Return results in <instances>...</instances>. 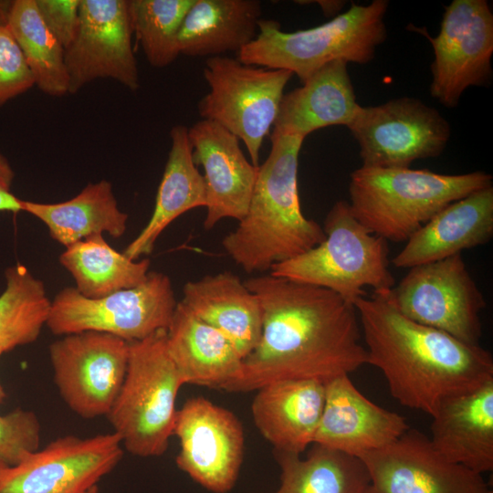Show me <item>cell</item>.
<instances>
[{
    "mask_svg": "<svg viewBox=\"0 0 493 493\" xmlns=\"http://www.w3.org/2000/svg\"><path fill=\"white\" fill-rule=\"evenodd\" d=\"M244 282L260 301L262 332L243 359L240 378L226 391H257L285 380L326 383L367 364L354 305L329 289L271 274Z\"/></svg>",
    "mask_w": 493,
    "mask_h": 493,
    "instance_id": "cell-1",
    "label": "cell"
},
{
    "mask_svg": "<svg viewBox=\"0 0 493 493\" xmlns=\"http://www.w3.org/2000/svg\"><path fill=\"white\" fill-rule=\"evenodd\" d=\"M391 290L373 291L354 307L367 364L383 372L393 398L432 416L444 400L493 380L488 351L404 316Z\"/></svg>",
    "mask_w": 493,
    "mask_h": 493,
    "instance_id": "cell-2",
    "label": "cell"
},
{
    "mask_svg": "<svg viewBox=\"0 0 493 493\" xmlns=\"http://www.w3.org/2000/svg\"><path fill=\"white\" fill-rule=\"evenodd\" d=\"M304 139L272 131L271 149L258 165L250 204L222 246L246 272H265L322 242L323 228L307 218L298 188L299 155Z\"/></svg>",
    "mask_w": 493,
    "mask_h": 493,
    "instance_id": "cell-3",
    "label": "cell"
},
{
    "mask_svg": "<svg viewBox=\"0 0 493 493\" xmlns=\"http://www.w3.org/2000/svg\"><path fill=\"white\" fill-rule=\"evenodd\" d=\"M483 171L444 174L425 169L361 166L350 175V208L371 233L406 242L451 203L492 186Z\"/></svg>",
    "mask_w": 493,
    "mask_h": 493,
    "instance_id": "cell-4",
    "label": "cell"
},
{
    "mask_svg": "<svg viewBox=\"0 0 493 493\" xmlns=\"http://www.w3.org/2000/svg\"><path fill=\"white\" fill-rule=\"evenodd\" d=\"M387 0L351 4L331 20L304 30L285 32L273 19L261 18L256 38L243 47L237 59L244 64L286 69L301 84L334 60L367 64L387 37L384 16Z\"/></svg>",
    "mask_w": 493,
    "mask_h": 493,
    "instance_id": "cell-5",
    "label": "cell"
},
{
    "mask_svg": "<svg viewBox=\"0 0 493 493\" xmlns=\"http://www.w3.org/2000/svg\"><path fill=\"white\" fill-rule=\"evenodd\" d=\"M322 228V242L274 265L269 274L329 289L352 305L366 296V287L373 291L394 287L387 241L364 227L347 201L340 200L332 205Z\"/></svg>",
    "mask_w": 493,
    "mask_h": 493,
    "instance_id": "cell-6",
    "label": "cell"
},
{
    "mask_svg": "<svg viewBox=\"0 0 493 493\" xmlns=\"http://www.w3.org/2000/svg\"><path fill=\"white\" fill-rule=\"evenodd\" d=\"M184 381L166 346V330L129 342L126 374L107 418L129 453L159 456L168 448Z\"/></svg>",
    "mask_w": 493,
    "mask_h": 493,
    "instance_id": "cell-7",
    "label": "cell"
},
{
    "mask_svg": "<svg viewBox=\"0 0 493 493\" xmlns=\"http://www.w3.org/2000/svg\"><path fill=\"white\" fill-rule=\"evenodd\" d=\"M203 75L209 91L197 104L200 117L241 140L252 164L258 166L264 139L276 121L284 89L293 73L218 56L206 58Z\"/></svg>",
    "mask_w": 493,
    "mask_h": 493,
    "instance_id": "cell-8",
    "label": "cell"
},
{
    "mask_svg": "<svg viewBox=\"0 0 493 493\" xmlns=\"http://www.w3.org/2000/svg\"><path fill=\"white\" fill-rule=\"evenodd\" d=\"M176 305L170 278L152 271L142 284L100 299L62 288L51 301L46 326L58 336L92 330L131 342L167 330Z\"/></svg>",
    "mask_w": 493,
    "mask_h": 493,
    "instance_id": "cell-9",
    "label": "cell"
},
{
    "mask_svg": "<svg viewBox=\"0 0 493 493\" xmlns=\"http://www.w3.org/2000/svg\"><path fill=\"white\" fill-rule=\"evenodd\" d=\"M391 292L408 319L479 345L480 312L487 303L462 254L409 268Z\"/></svg>",
    "mask_w": 493,
    "mask_h": 493,
    "instance_id": "cell-10",
    "label": "cell"
},
{
    "mask_svg": "<svg viewBox=\"0 0 493 493\" xmlns=\"http://www.w3.org/2000/svg\"><path fill=\"white\" fill-rule=\"evenodd\" d=\"M347 128L366 167L405 168L414 161L438 157L451 136L441 113L413 97L361 106Z\"/></svg>",
    "mask_w": 493,
    "mask_h": 493,
    "instance_id": "cell-11",
    "label": "cell"
},
{
    "mask_svg": "<svg viewBox=\"0 0 493 493\" xmlns=\"http://www.w3.org/2000/svg\"><path fill=\"white\" fill-rule=\"evenodd\" d=\"M433 47L430 95L444 107L456 108L469 87L492 80L493 13L487 0H453L445 7Z\"/></svg>",
    "mask_w": 493,
    "mask_h": 493,
    "instance_id": "cell-12",
    "label": "cell"
},
{
    "mask_svg": "<svg viewBox=\"0 0 493 493\" xmlns=\"http://www.w3.org/2000/svg\"><path fill=\"white\" fill-rule=\"evenodd\" d=\"M48 350L54 382L68 407L86 419L107 416L126 374L129 342L89 330L64 335Z\"/></svg>",
    "mask_w": 493,
    "mask_h": 493,
    "instance_id": "cell-13",
    "label": "cell"
},
{
    "mask_svg": "<svg viewBox=\"0 0 493 493\" xmlns=\"http://www.w3.org/2000/svg\"><path fill=\"white\" fill-rule=\"evenodd\" d=\"M123 456L117 434L65 435L26 455L0 477V493H86Z\"/></svg>",
    "mask_w": 493,
    "mask_h": 493,
    "instance_id": "cell-14",
    "label": "cell"
},
{
    "mask_svg": "<svg viewBox=\"0 0 493 493\" xmlns=\"http://www.w3.org/2000/svg\"><path fill=\"white\" fill-rule=\"evenodd\" d=\"M79 27L65 50L68 94L98 79H111L131 91L140 87L127 0H80Z\"/></svg>",
    "mask_w": 493,
    "mask_h": 493,
    "instance_id": "cell-15",
    "label": "cell"
},
{
    "mask_svg": "<svg viewBox=\"0 0 493 493\" xmlns=\"http://www.w3.org/2000/svg\"><path fill=\"white\" fill-rule=\"evenodd\" d=\"M173 435L180 449L176 464L194 481L215 493L231 490L244 455V431L229 410L205 397L186 400L177 411Z\"/></svg>",
    "mask_w": 493,
    "mask_h": 493,
    "instance_id": "cell-16",
    "label": "cell"
},
{
    "mask_svg": "<svg viewBox=\"0 0 493 493\" xmlns=\"http://www.w3.org/2000/svg\"><path fill=\"white\" fill-rule=\"evenodd\" d=\"M370 483L364 493H488L482 475L445 459L429 437L408 429L389 446L360 457Z\"/></svg>",
    "mask_w": 493,
    "mask_h": 493,
    "instance_id": "cell-17",
    "label": "cell"
},
{
    "mask_svg": "<svg viewBox=\"0 0 493 493\" xmlns=\"http://www.w3.org/2000/svg\"><path fill=\"white\" fill-rule=\"evenodd\" d=\"M409 428L404 416L369 400L343 374L325 383V404L313 444L360 458L389 446Z\"/></svg>",
    "mask_w": 493,
    "mask_h": 493,
    "instance_id": "cell-18",
    "label": "cell"
},
{
    "mask_svg": "<svg viewBox=\"0 0 493 493\" xmlns=\"http://www.w3.org/2000/svg\"><path fill=\"white\" fill-rule=\"evenodd\" d=\"M188 136L194 163L205 171L204 227L209 230L224 218L239 222L247 212L258 166L246 159L236 136L212 121L195 122L188 128Z\"/></svg>",
    "mask_w": 493,
    "mask_h": 493,
    "instance_id": "cell-19",
    "label": "cell"
},
{
    "mask_svg": "<svg viewBox=\"0 0 493 493\" xmlns=\"http://www.w3.org/2000/svg\"><path fill=\"white\" fill-rule=\"evenodd\" d=\"M493 236V186L456 200L425 224L393 257L398 268L438 261L488 244Z\"/></svg>",
    "mask_w": 493,
    "mask_h": 493,
    "instance_id": "cell-20",
    "label": "cell"
},
{
    "mask_svg": "<svg viewBox=\"0 0 493 493\" xmlns=\"http://www.w3.org/2000/svg\"><path fill=\"white\" fill-rule=\"evenodd\" d=\"M431 417L439 455L480 475L493 469V380L444 400Z\"/></svg>",
    "mask_w": 493,
    "mask_h": 493,
    "instance_id": "cell-21",
    "label": "cell"
},
{
    "mask_svg": "<svg viewBox=\"0 0 493 493\" xmlns=\"http://www.w3.org/2000/svg\"><path fill=\"white\" fill-rule=\"evenodd\" d=\"M257 391L253 420L276 452L300 455L313 445L325 404V383L285 380Z\"/></svg>",
    "mask_w": 493,
    "mask_h": 493,
    "instance_id": "cell-22",
    "label": "cell"
},
{
    "mask_svg": "<svg viewBox=\"0 0 493 493\" xmlns=\"http://www.w3.org/2000/svg\"><path fill=\"white\" fill-rule=\"evenodd\" d=\"M166 346L184 384L226 390L241 376L243 359L232 342L182 301L166 330Z\"/></svg>",
    "mask_w": 493,
    "mask_h": 493,
    "instance_id": "cell-23",
    "label": "cell"
},
{
    "mask_svg": "<svg viewBox=\"0 0 493 493\" xmlns=\"http://www.w3.org/2000/svg\"><path fill=\"white\" fill-rule=\"evenodd\" d=\"M181 300L197 318L222 332L242 359L257 345L263 312L257 295L236 275L224 271L187 281Z\"/></svg>",
    "mask_w": 493,
    "mask_h": 493,
    "instance_id": "cell-24",
    "label": "cell"
},
{
    "mask_svg": "<svg viewBox=\"0 0 493 493\" xmlns=\"http://www.w3.org/2000/svg\"><path fill=\"white\" fill-rule=\"evenodd\" d=\"M348 62H330L302 86L283 95L273 131L305 139L319 129L348 125L361 105L347 69Z\"/></svg>",
    "mask_w": 493,
    "mask_h": 493,
    "instance_id": "cell-25",
    "label": "cell"
},
{
    "mask_svg": "<svg viewBox=\"0 0 493 493\" xmlns=\"http://www.w3.org/2000/svg\"><path fill=\"white\" fill-rule=\"evenodd\" d=\"M170 138L171 149L152 216L122 252L132 260L151 254L160 235L177 217L207 204L206 184L193 158L188 128L173 126Z\"/></svg>",
    "mask_w": 493,
    "mask_h": 493,
    "instance_id": "cell-26",
    "label": "cell"
},
{
    "mask_svg": "<svg viewBox=\"0 0 493 493\" xmlns=\"http://www.w3.org/2000/svg\"><path fill=\"white\" fill-rule=\"evenodd\" d=\"M257 0H194L178 32L180 54L202 58L239 52L258 33Z\"/></svg>",
    "mask_w": 493,
    "mask_h": 493,
    "instance_id": "cell-27",
    "label": "cell"
},
{
    "mask_svg": "<svg viewBox=\"0 0 493 493\" xmlns=\"http://www.w3.org/2000/svg\"><path fill=\"white\" fill-rule=\"evenodd\" d=\"M21 210L42 221L50 236L65 247L98 234L119 238L126 231L129 217L119 208L112 184L104 179L87 184L64 202L21 200Z\"/></svg>",
    "mask_w": 493,
    "mask_h": 493,
    "instance_id": "cell-28",
    "label": "cell"
},
{
    "mask_svg": "<svg viewBox=\"0 0 493 493\" xmlns=\"http://www.w3.org/2000/svg\"><path fill=\"white\" fill-rule=\"evenodd\" d=\"M59 262L73 277L76 289L89 299H100L142 284L151 265L148 258L132 260L118 252L101 234L66 247Z\"/></svg>",
    "mask_w": 493,
    "mask_h": 493,
    "instance_id": "cell-29",
    "label": "cell"
},
{
    "mask_svg": "<svg viewBox=\"0 0 493 493\" xmlns=\"http://www.w3.org/2000/svg\"><path fill=\"white\" fill-rule=\"evenodd\" d=\"M277 452L281 484L275 493H364L370 477L356 456L313 444L306 458Z\"/></svg>",
    "mask_w": 493,
    "mask_h": 493,
    "instance_id": "cell-30",
    "label": "cell"
},
{
    "mask_svg": "<svg viewBox=\"0 0 493 493\" xmlns=\"http://www.w3.org/2000/svg\"><path fill=\"white\" fill-rule=\"evenodd\" d=\"M6 24L35 86L51 97L68 94L65 49L44 24L36 0H13Z\"/></svg>",
    "mask_w": 493,
    "mask_h": 493,
    "instance_id": "cell-31",
    "label": "cell"
},
{
    "mask_svg": "<svg viewBox=\"0 0 493 493\" xmlns=\"http://www.w3.org/2000/svg\"><path fill=\"white\" fill-rule=\"evenodd\" d=\"M5 288L0 295V351L32 343L46 325L51 301L44 283L21 263L5 271Z\"/></svg>",
    "mask_w": 493,
    "mask_h": 493,
    "instance_id": "cell-32",
    "label": "cell"
},
{
    "mask_svg": "<svg viewBox=\"0 0 493 493\" xmlns=\"http://www.w3.org/2000/svg\"><path fill=\"white\" fill-rule=\"evenodd\" d=\"M194 0H127L137 42L148 63L164 68L180 55L178 32Z\"/></svg>",
    "mask_w": 493,
    "mask_h": 493,
    "instance_id": "cell-33",
    "label": "cell"
},
{
    "mask_svg": "<svg viewBox=\"0 0 493 493\" xmlns=\"http://www.w3.org/2000/svg\"><path fill=\"white\" fill-rule=\"evenodd\" d=\"M41 425L36 414L16 408L0 414V463L16 466L29 453L39 449Z\"/></svg>",
    "mask_w": 493,
    "mask_h": 493,
    "instance_id": "cell-34",
    "label": "cell"
},
{
    "mask_svg": "<svg viewBox=\"0 0 493 493\" xmlns=\"http://www.w3.org/2000/svg\"><path fill=\"white\" fill-rule=\"evenodd\" d=\"M35 86L7 24L0 23V107Z\"/></svg>",
    "mask_w": 493,
    "mask_h": 493,
    "instance_id": "cell-35",
    "label": "cell"
},
{
    "mask_svg": "<svg viewBox=\"0 0 493 493\" xmlns=\"http://www.w3.org/2000/svg\"><path fill=\"white\" fill-rule=\"evenodd\" d=\"M80 0H36L39 15L58 42L66 50L79 27Z\"/></svg>",
    "mask_w": 493,
    "mask_h": 493,
    "instance_id": "cell-36",
    "label": "cell"
},
{
    "mask_svg": "<svg viewBox=\"0 0 493 493\" xmlns=\"http://www.w3.org/2000/svg\"><path fill=\"white\" fill-rule=\"evenodd\" d=\"M14 179V169L7 158L0 152V212L18 213L22 211V199L12 193Z\"/></svg>",
    "mask_w": 493,
    "mask_h": 493,
    "instance_id": "cell-37",
    "label": "cell"
},
{
    "mask_svg": "<svg viewBox=\"0 0 493 493\" xmlns=\"http://www.w3.org/2000/svg\"><path fill=\"white\" fill-rule=\"evenodd\" d=\"M310 3H317L320 7L325 16H330L338 14L344 6V2L335 1V0H320V1H309Z\"/></svg>",
    "mask_w": 493,
    "mask_h": 493,
    "instance_id": "cell-38",
    "label": "cell"
},
{
    "mask_svg": "<svg viewBox=\"0 0 493 493\" xmlns=\"http://www.w3.org/2000/svg\"><path fill=\"white\" fill-rule=\"evenodd\" d=\"M12 1L0 0V23L6 24Z\"/></svg>",
    "mask_w": 493,
    "mask_h": 493,
    "instance_id": "cell-39",
    "label": "cell"
},
{
    "mask_svg": "<svg viewBox=\"0 0 493 493\" xmlns=\"http://www.w3.org/2000/svg\"><path fill=\"white\" fill-rule=\"evenodd\" d=\"M2 354H3V352L0 351V357H1ZM5 396H6L5 391L2 383H0V404H2L4 402V400L5 399Z\"/></svg>",
    "mask_w": 493,
    "mask_h": 493,
    "instance_id": "cell-40",
    "label": "cell"
},
{
    "mask_svg": "<svg viewBox=\"0 0 493 493\" xmlns=\"http://www.w3.org/2000/svg\"><path fill=\"white\" fill-rule=\"evenodd\" d=\"M98 492H99L98 486H94L91 488H89L86 493H98Z\"/></svg>",
    "mask_w": 493,
    "mask_h": 493,
    "instance_id": "cell-41",
    "label": "cell"
},
{
    "mask_svg": "<svg viewBox=\"0 0 493 493\" xmlns=\"http://www.w3.org/2000/svg\"><path fill=\"white\" fill-rule=\"evenodd\" d=\"M7 467H8L5 466V464L0 463V477H1L2 474L4 473V471H5Z\"/></svg>",
    "mask_w": 493,
    "mask_h": 493,
    "instance_id": "cell-42",
    "label": "cell"
},
{
    "mask_svg": "<svg viewBox=\"0 0 493 493\" xmlns=\"http://www.w3.org/2000/svg\"><path fill=\"white\" fill-rule=\"evenodd\" d=\"M488 493H493V491L491 489H489V491Z\"/></svg>",
    "mask_w": 493,
    "mask_h": 493,
    "instance_id": "cell-43",
    "label": "cell"
}]
</instances>
